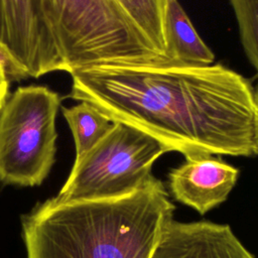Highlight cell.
<instances>
[{
	"instance_id": "cell-12",
	"label": "cell",
	"mask_w": 258,
	"mask_h": 258,
	"mask_svg": "<svg viewBox=\"0 0 258 258\" xmlns=\"http://www.w3.org/2000/svg\"><path fill=\"white\" fill-rule=\"evenodd\" d=\"M244 50L258 72V0H230Z\"/></svg>"
},
{
	"instance_id": "cell-4",
	"label": "cell",
	"mask_w": 258,
	"mask_h": 258,
	"mask_svg": "<svg viewBox=\"0 0 258 258\" xmlns=\"http://www.w3.org/2000/svg\"><path fill=\"white\" fill-rule=\"evenodd\" d=\"M169 148L156 138L116 122L85 154L76 158L55 203L113 200L141 188L153 162Z\"/></svg>"
},
{
	"instance_id": "cell-6",
	"label": "cell",
	"mask_w": 258,
	"mask_h": 258,
	"mask_svg": "<svg viewBox=\"0 0 258 258\" xmlns=\"http://www.w3.org/2000/svg\"><path fill=\"white\" fill-rule=\"evenodd\" d=\"M0 57L13 79L66 71L48 0H0Z\"/></svg>"
},
{
	"instance_id": "cell-13",
	"label": "cell",
	"mask_w": 258,
	"mask_h": 258,
	"mask_svg": "<svg viewBox=\"0 0 258 258\" xmlns=\"http://www.w3.org/2000/svg\"><path fill=\"white\" fill-rule=\"evenodd\" d=\"M9 89V77L4 64V61L0 57V109L4 105L8 97Z\"/></svg>"
},
{
	"instance_id": "cell-2",
	"label": "cell",
	"mask_w": 258,
	"mask_h": 258,
	"mask_svg": "<svg viewBox=\"0 0 258 258\" xmlns=\"http://www.w3.org/2000/svg\"><path fill=\"white\" fill-rule=\"evenodd\" d=\"M174 206L153 175L120 199L46 201L22 222L27 258H151Z\"/></svg>"
},
{
	"instance_id": "cell-1",
	"label": "cell",
	"mask_w": 258,
	"mask_h": 258,
	"mask_svg": "<svg viewBox=\"0 0 258 258\" xmlns=\"http://www.w3.org/2000/svg\"><path fill=\"white\" fill-rule=\"evenodd\" d=\"M70 98L156 138L185 158L253 153L255 93L221 64L173 60L75 68Z\"/></svg>"
},
{
	"instance_id": "cell-10",
	"label": "cell",
	"mask_w": 258,
	"mask_h": 258,
	"mask_svg": "<svg viewBox=\"0 0 258 258\" xmlns=\"http://www.w3.org/2000/svg\"><path fill=\"white\" fill-rule=\"evenodd\" d=\"M61 110L74 136L76 158L90 150L114 124L107 116L87 102L63 107Z\"/></svg>"
},
{
	"instance_id": "cell-8",
	"label": "cell",
	"mask_w": 258,
	"mask_h": 258,
	"mask_svg": "<svg viewBox=\"0 0 258 258\" xmlns=\"http://www.w3.org/2000/svg\"><path fill=\"white\" fill-rule=\"evenodd\" d=\"M239 170L212 155L185 158L169 172V186L175 200L205 214L225 202Z\"/></svg>"
},
{
	"instance_id": "cell-5",
	"label": "cell",
	"mask_w": 258,
	"mask_h": 258,
	"mask_svg": "<svg viewBox=\"0 0 258 258\" xmlns=\"http://www.w3.org/2000/svg\"><path fill=\"white\" fill-rule=\"evenodd\" d=\"M59 95L45 86L17 88L0 109V181L33 186L55 159Z\"/></svg>"
},
{
	"instance_id": "cell-9",
	"label": "cell",
	"mask_w": 258,
	"mask_h": 258,
	"mask_svg": "<svg viewBox=\"0 0 258 258\" xmlns=\"http://www.w3.org/2000/svg\"><path fill=\"white\" fill-rule=\"evenodd\" d=\"M165 54L169 60L211 64L215 54L202 40L177 0H165L163 11Z\"/></svg>"
},
{
	"instance_id": "cell-3",
	"label": "cell",
	"mask_w": 258,
	"mask_h": 258,
	"mask_svg": "<svg viewBox=\"0 0 258 258\" xmlns=\"http://www.w3.org/2000/svg\"><path fill=\"white\" fill-rule=\"evenodd\" d=\"M60 55L71 70L95 62L168 61L116 0H48Z\"/></svg>"
},
{
	"instance_id": "cell-7",
	"label": "cell",
	"mask_w": 258,
	"mask_h": 258,
	"mask_svg": "<svg viewBox=\"0 0 258 258\" xmlns=\"http://www.w3.org/2000/svg\"><path fill=\"white\" fill-rule=\"evenodd\" d=\"M151 258H255L228 225L171 221Z\"/></svg>"
},
{
	"instance_id": "cell-11",
	"label": "cell",
	"mask_w": 258,
	"mask_h": 258,
	"mask_svg": "<svg viewBox=\"0 0 258 258\" xmlns=\"http://www.w3.org/2000/svg\"><path fill=\"white\" fill-rule=\"evenodd\" d=\"M149 38L155 48L166 58L163 33L165 0H116ZM169 60V59H168Z\"/></svg>"
},
{
	"instance_id": "cell-14",
	"label": "cell",
	"mask_w": 258,
	"mask_h": 258,
	"mask_svg": "<svg viewBox=\"0 0 258 258\" xmlns=\"http://www.w3.org/2000/svg\"><path fill=\"white\" fill-rule=\"evenodd\" d=\"M253 153L258 154V88L255 92V123H254Z\"/></svg>"
}]
</instances>
